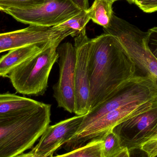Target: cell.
I'll list each match as a JSON object with an SVG mask.
<instances>
[{
  "label": "cell",
  "mask_w": 157,
  "mask_h": 157,
  "mask_svg": "<svg viewBox=\"0 0 157 157\" xmlns=\"http://www.w3.org/2000/svg\"><path fill=\"white\" fill-rule=\"evenodd\" d=\"M92 40L89 112L109 98L135 73L134 63L116 38L104 33Z\"/></svg>",
  "instance_id": "1"
},
{
  "label": "cell",
  "mask_w": 157,
  "mask_h": 157,
  "mask_svg": "<svg viewBox=\"0 0 157 157\" xmlns=\"http://www.w3.org/2000/svg\"><path fill=\"white\" fill-rule=\"evenodd\" d=\"M50 104L0 115V157H14L33 147L51 122Z\"/></svg>",
  "instance_id": "2"
},
{
  "label": "cell",
  "mask_w": 157,
  "mask_h": 157,
  "mask_svg": "<svg viewBox=\"0 0 157 157\" xmlns=\"http://www.w3.org/2000/svg\"><path fill=\"white\" fill-rule=\"evenodd\" d=\"M63 40L60 38L47 42L39 52L12 71L7 77L17 92L35 96L45 93L51 71L59 59L57 48Z\"/></svg>",
  "instance_id": "3"
},
{
  "label": "cell",
  "mask_w": 157,
  "mask_h": 157,
  "mask_svg": "<svg viewBox=\"0 0 157 157\" xmlns=\"http://www.w3.org/2000/svg\"><path fill=\"white\" fill-rule=\"evenodd\" d=\"M116 38L134 63L135 75L153 78L157 87V59L147 46L148 32H144L113 13L110 23L103 28Z\"/></svg>",
  "instance_id": "4"
},
{
  "label": "cell",
  "mask_w": 157,
  "mask_h": 157,
  "mask_svg": "<svg viewBox=\"0 0 157 157\" xmlns=\"http://www.w3.org/2000/svg\"><path fill=\"white\" fill-rule=\"evenodd\" d=\"M157 99V87L153 78L134 75L120 86L105 101L84 115L76 133L85 130L110 112L134 102Z\"/></svg>",
  "instance_id": "5"
},
{
  "label": "cell",
  "mask_w": 157,
  "mask_h": 157,
  "mask_svg": "<svg viewBox=\"0 0 157 157\" xmlns=\"http://www.w3.org/2000/svg\"><path fill=\"white\" fill-rule=\"evenodd\" d=\"M81 11L70 0H48L31 7L7 8L1 12L23 24L51 27L65 22Z\"/></svg>",
  "instance_id": "6"
},
{
  "label": "cell",
  "mask_w": 157,
  "mask_h": 157,
  "mask_svg": "<svg viewBox=\"0 0 157 157\" xmlns=\"http://www.w3.org/2000/svg\"><path fill=\"white\" fill-rule=\"evenodd\" d=\"M119 137L123 148L139 150L157 131V99L145 110L122 121L112 130Z\"/></svg>",
  "instance_id": "7"
},
{
  "label": "cell",
  "mask_w": 157,
  "mask_h": 157,
  "mask_svg": "<svg viewBox=\"0 0 157 157\" xmlns=\"http://www.w3.org/2000/svg\"><path fill=\"white\" fill-rule=\"evenodd\" d=\"M155 100L134 102L108 113L85 130L76 133L64 144L63 148L69 152L100 139L122 121L148 109Z\"/></svg>",
  "instance_id": "8"
},
{
  "label": "cell",
  "mask_w": 157,
  "mask_h": 157,
  "mask_svg": "<svg viewBox=\"0 0 157 157\" xmlns=\"http://www.w3.org/2000/svg\"><path fill=\"white\" fill-rule=\"evenodd\" d=\"M59 67L58 82L53 86V96L58 107L70 113L75 109V66L76 52L74 45L65 42L57 48Z\"/></svg>",
  "instance_id": "9"
},
{
  "label": "cell",
  "mask_w": 157,
  "mask_h": 157,
  "mask_svg": "<svg viewBox=\"0 0 157 157\" xmlns=\"http://www.w3.org/2000/svg\"><path fill=\"white\" fill-rule=\"evenodd\" d=\"M74 41L76 52L74 113L85 115L89 112V63L92 40L84 33L75 37Z\"/></svg>",
  "instance_id": "10"
},
{
  "label": "cell",
  "mask_w": 157,
  "mask_h": 157,
  "mask_svg": "<svg viewBox=\"0 0 157 157\" xmlns=\"http://www.w3.org/2000/svg\"><path fill=\"white\" fill-rule=\"evenodd\" d=\"M70 33L56 27L29 25L23 29L0 33V53L32 45H42L60 38L65 39Z\"/></svg>",
  "instance_id": "11"
},
{
  "label": "cell",
  "mask_w": 157,
  "mask_h": 157,
  "mask_svg": "<svg viewBox=\"0 0 157 157\" xmlns=\"http://www.w3.org/2000/svg\"><path fill=\"white\" fill-rule=\"evenodd\" d=\"M84 115H76L49 125L32 151L40 157H50L75 134Z\"/></svg>",
  "instance_id": "12"
},
{
  "label": "cell",
  "mask_w": 157,
  "mask_h": 157,
  "mask_svg": "<svg viewBox=\"0 0 157 157\" xmlns=\"http://www.w3.org/2000/svg\"><path fill=\"white\" fill-rule=\"evenodd\" d=\"M46 43L16 48L2 56L0 58V76L7 77L17 66L39 52Z\"/></svg>",
  "instance_id": "13"
},
{
  "label": "cell",
  "mask_w": 157,
  "mask_h": 157,
  "mask_svg": "<svg viewBox=\"0 0 157 157\" xmlns=\"http://www.w3.org/2000/svg\"><path fill=\"white\" fill-rule=\"evenodd\" d=\"M41 102L9 93L0 94V115L38 106Z\"/></svg>",
  "instance_id": "14"
},
{
  "label": "cell",
  "mask_w": 157,
  "mask_h": 157,
  "mask_svg": "<svg viewBox=\"0 0 157 157\" xmlns=\"http://www.w3.org/2000/svg\"><path fill=\"white\" fill-rule=\"evenodd\" d=\"M112 0H94L92 6L88 10L90 20L103 28L109 25L113 13Z\"/></svg>",
  "instance_id": "15"
},
{
  "label": "cell",
  "mask_w": 157,
  "mask_h": 157,
  "mask_svg": "<svg viewBox=\"0 0 157 157\" xmlns=\"http://www.w3.org/2000/svg\"><path fill=\"white\" fill-rule=\"evenodd\" d=\"M90 20L88 10H81L76 15L56 26L68 29L71 33V36L75 37L80 34L86 33V26Z\"/></svg>",
  "instance_id": "16"
},
{
  "label": "cell",
  "mask_w": 157,
  "mask_h": 157,
  "mask_svg": "<svg viewBox=\"0 0 157 157\" xmlns=\"http://www.w3.org/2000/svg\"><path fill=\"white\" fill-rule=\"evenodd\" d=\"M103 143L101 139L93 140L82 147L66 154L50 157H103Z\"/></svg>",
  "instance_id": "17"
},
{
  "label": "cell",
  "mask_w": 157,
  "mask_h": 157,
  "mask_svg": "<svg viewBox=\"0 0 157 157\" xmlns=\"http://www.w3.org/2000/svg\"><path fill=\"white\" fill-rule=\"evenodd\" d=\"M100 139L103 143V157H113L123 149L119 137L111 131Z\"/></svg>",
  "instance_id": "18"
},
{
  "label": "cell",
  "mask_w": 157,
  "mask_h": 157,
  "mask_svg": "<svg viewBox=\"0 0 157 157\" xmlns=\"http://www.w3.org/2000/svg\"><path fill=\"white\" fill-rule=\"evenodd\" d=\"M48 0H0V11L9 8H25L43 3Z\"/></svg>",
  "instance_id": "19"
},
{
  "label": "cell",
  "mask_w": 157,
  "mask_h": 157,
  "mask_svg": "<svg viewBox=\"0 0 157 157\" xmlns=\"http://www.w3.org/2000/svg\"><path fill=\"white\" fill-rule=\"evenodd\" d=\"M147 46L152 54L157 59V27L148 30Z\"/></svg>",
  "instance_id": "20"
},
{
  "label": "cell",
  "mask_w": 157,
  "mask_h": 157,
  "mask_svg": "<svg viewBox=\"0 0 157 157\" xmlns=\"http://www.w3.org/2000/svg\"><path fill=\"white\" fill-rule=\"evenodd\" d=\"M140 150L146 155L147 157L157 156V138L151 139L144 143Z\"/></svg>",
  "instance_id": "21"
},
{
  "label": "cell",
  "mask_w": 157,
  "mask_h": 157,
  "mask_svg": "<svg viewBox=\"0 0 157 157\" xmlns=\"http://www.w3.org/2000/svg\"><path fill=\"white\" fill-rule=\"evenodd\" d=\"M135 4L145 13L157 11V0H139Z\"/></svg>",
  "instance_id": "22"
},
{
  "label": "cell",
  "mask_w": 157,
  "mask_h": 157,
  "mask_svg": "<svg viewBox=\"0 0 157 157\" xmlns=\"http://www.w3.org/2000/svg\"><path fill=\"white\" fill-rule=\"evenodd\" d=\"M73 4L81 10L87 11L89 9V0H70Z\"/></svg>",
  "instance_id": "23"
},
{
  "label": "cell",
  "mask_w": 157,
  "mask_h": 157,
  "mask_svg": "<svg viewBox=\"0 0 157 157\" xmlns=\"http://www.w3.org/2000/svg\"><path fill=\"white\" fill-rule=\"evenodd\" d=\"M113 157H131V155L127 148H124Z\"/></svg>",
  "instance_id": "24"
},
{
  "label": "cell",
  "mask_w": 157,
  "mask_h": 157,
  "mask_svg": "<svg viewBox=\"0 0 157 157\" xmlns=\"http://www.w3.org/2000/svg\"><path fill=\"white\" fill-rule=\"evenodd\" d=\"M14 157H40L37 155L35 154L32 150L29 151L28 153H25V154H20Z\"/></svg>",
  "instance_id": "25"
},
{
  "label": "cell",
  "mask_w": 157,
  "mask_h": 157,
  "mask_svg": "<svg viewBox=\"0 0 157 157\" xmlns=\"http://www.w3.org/2000/svg\"><path fill=\"white\" fill-rule=\"evenodd\" d=\"M130 4H135L139 0H126Z\"/></svg>",
  "instance_id": "26"
},
{
  "label": "cell",
  "mask_w": 157,
  "mask_h": 157,
  "mask_svg": "<svg viewBox=\"0 0 157 157\" xmlns=\"http://www.w3.org/2000/svg\"><path fill=\"white\" fill-rule=\"evenodd\" d=\"M157 138V131L156 132V133L155 134V136H153V138H152L151 139H155V138Z\"/></svg>",
  "instance_id": "27"
},
{
  "label": "cell",
  "mask_w": 157,
  "mask_h": 157,
  "mask_svg": "<svg viewBox=\"0 0 157 157\" xmlns=\"http://www.w3.org/2000/svg\"><path fill=\"white\" fill-rule=\"evenodd\" d=\"M112 1H113V2H116V1H120V0H112Z\"/></svg>",
  "instance_id": "28"
},
{
  "label": "cell",
  "mask_w": 157,
  "mask_h": 157,
  "mask_svg": "<svg viewBox=\"0 0 157 157\" xmlns=\"http://www.w3.org/2000/svg\"><path fill=\"white\" fill-rule=\"evenodd\" d=\"M144 157L142 156H139V157Z\"/></svg>",
  "instance_id": "29"
}]
</instances>
